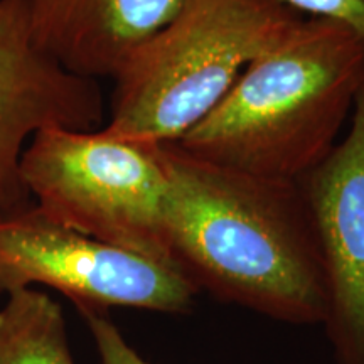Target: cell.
Wrapping results in <instances>:
<instances>
[{
	"mask_svg": "<svg viewBox=\"0 0 364 364\" xmlns=\"http://www.w3.org/2000/svg\"><path fill=\"white\" fill-rule=\"evenodd\" d=\"M167 258L213 299L292 326H322L327 284L297 181L268 179L164 144Z\"/></svg>",
	"mask_w": 364,
	"mask_h": 364,
	"instance_id": "6da1fadb",
	"label": "cell"
},
{
	"mask_svg": "<svg viewBox=\"0 0 364 364\" xmlns=\"http://www.w3.org/2000/svg\"><path fill=\"white\" fill-rule=\"evenodd\" d=\"M363 85L364 34L304 17L176 144L218 166L299 181L339 142Z\"/></svg>",
	"mask_w": 364,
	"mask_h": 364,
	"instance_id": "7a4b0ae2",
	"label": "cell"
},
{
	"mask_svg": "<svg viewBox=\"0 0 364 364\" xmlns=\"http://www.w3.org/2000/svg\"><path fill=\"white\" fill-rule=\"evenodd\" d=\"M304 17L279 0H182L113 76L105 127L127 139L177 142Z\"/></svg>",
	"mask_w": 364,
	"mask_h": 364,
	"instance_id": "3957f363",
	"label": "cell"
},
{
	"mask_svg": "<svg viewBox=\"0 0 364 364\" xmlns=\"http://www.w3.org/2000/svg\"><path fill=\"white\" fill-rule=\"evenodd\" d=\"M21 176L36 208L49 220L171 263L164 241L169 191L164 144L127 139L107 127H53L27 144Z\"/></svg>",
	"mask_w": 364,
	"mask_h": 364,
	"instance_id": "277c9868",
	"label": "cell"
},
{
	"mask_svg": "<svg viewBox=\"0 0 364 364\" xmlns=\"http://www.w3.org/2000/svg\"><path fill=\"white\" fill-rule=\"evenodd\" d=\"M34 285L63 294L80 314L113 307L188 314L199 295L171 263L81 235L36 204L0 221V295Z\"/></svg>",
	"mask_w": 364,
	"mask_h": 364,
	"instance_id": "5b68a950",
	"label": "cell"
},
{
	"mask_svg": "<svg viewBox=\"0 0 364 364\" xmlns=\"http://www.w3.org/2000/svg\"><path fill=\"white\" fill-rule=\"evenodd\" d=\"M103 118L98 81L65 70L34 43L27 0H0V221L34 206L21 176L34 135L100 129Z\"/></svg>",
	"mask_w": 364,
	"mask_h": 364,
	"instance_id": "8992f818",
	"label": "cell"
},
{
	"mask_svg": "<svg viewBox=\"0 0 364 364\" xmlns=\"http://www.w3.org/2000/svg\"><path fill=\"white\" fill-rule=\"evenodd\" d=\"M297 182L324 263L334 364H364V85L344 139Z\"/></svg>",
	"mask_w": 364,
	"mask_h": 364,
	"instance_id": "52a82bcc",
	"label": "cell"
},
{
	"mask_svg": "<svg viewBox=\"0 0 364 364\" xmlns=\"http://www.w3.org/2000/svg\"><path fill=\"white\" fill-rule=\"evenodd\" d=\"M182 0H27L34 43L65 70L112 78Z\"/></svg>",
	"mask_w": 364,
	"mask_h": 364,
	"instance_id": "ba28073f",
	"label": "cell"
},
{
	"mask_svg": "<svg viewBox=\"0 0 364 364\" xmlns=\"http://www.w3.org/2000/svg\"><path fill=\"white\" fill-rule=\"evenodd\" d=\"M0 364H76L56 300L38 289L7 295L0 309Z\"/></svg>",
	"mask_w": 364,
	"mask_h": 364,
	"instance_id": "9c48e42d",
	"label": "cell"
},
{
	"mask_svg": "<svg viewBox=\"0 0 364 364\" xmlns=\"http://www.w3.org/2000/svg\"><path fill=\"white\" fill-rule=\"evenodd\" d=\"M86 324L90 327L91 338L102 364H152L144 359L132 346L127 343L120 329L113 324L107 314L85 312Z\"/></svg>",
	"mask_w": 364,
	"mask_h": 364,
	"instance_id": "30bf717a",
	"label": "cell"
},
{
	"mask_svg": "<svg viewBox=\"0 0 364 364\" xmlns=\"http://www.w3.org/2000/svg\"><path fill=\"white\" fill-rule=\"evenodd\" d=\"M306 17L338 21L364 34V0H279Z\"/></svg>",
	"mask_w": 364,
	"mask_h": 364,
	"instance_id": "8fae6325",
	"label": "cell"
}]
</instances>
